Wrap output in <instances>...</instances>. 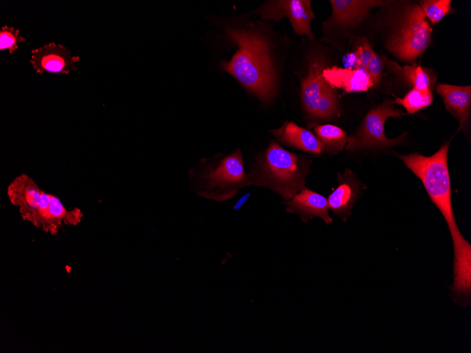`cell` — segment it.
<instances>
[{
  "label": "cell",
  "mask_w": 471,
  "mask_h": 353,
  "mask_svg": "<svg viewBox=\"0 0 471 353\" xmlns=\"http://www.w3.org/2000/svg\"><path fill=\"white\" fill-rule=\"evenodd\" d=\"M400 72L403 77L413 87L419 90H432V80L430 75L424 68L415 63L398 67L396 63L390 62Z\"/></svg>",
  "instance_id": "cell-19"
},
{
  "label": "cell",
  "mask_w": 471,
  "mask_h": 353,
  "mask_svg": "<svg viewBox=\"0 0 471 353\" xmlns=\"http://www.w3.org/2000/svg\"><path fill=\"white\" fill-rule=\"evenodd\" d=\"M432 101V90L422 91L412 88L404 97H397L395 103L403 106L408 114H412L427 107Z\"/></svg>",
  "instance_id": "cell-20"
},
{
  "label": "cell",
  "mask_w": 471,
  "mask_h": 353,
  "mask_svg": "<svg viewBox=\"0 0 471 353\" xmlns=\"http://www.w3.org/2000/svg\"><path fill=\"white\" fill-rule=\"evenodd\" d=\"M374 53L367 38H359L354 55L356 68L365 70Z\"/></svg>",
  "instance_id": "cell-23"
},
{
  "label": "cell",
  "mask_w": 471,
  "mask_h": 353,
  "mask_svg": "<svg viewBox=\"0 0 471 353\" xmlns=\"http://www.w3.org/2000/svg\"><path fill=\"white\" fill-rule=\"evenodd\" d=\"M323 151L329 154H336L343 149L347 143L346 132L341 128L331 125H319L314 128Z\"/></svg>",
  "instance_id": "cell-18"
},
{
  "label": "cell",
  "mask_w": 471,
  "mask_h": 353,
  "mask_svg": "<svg viewBox=\"0 0 471 353\" xmlns=\"http://www.w3.org/2000/svg\"><path fill=\"white\" fill-rule=\"evenodd\" d=\"M190 182L204 197L225 201L251 185L240 149L215 162L203 163L190 171Z\"/></svg>",
  "instance_id": "cell-4"
},
{
  "label": "cell",
  "mask_w": 471,
  "mask_h": 353,
  "mask_svg": "<svg viewBox=\"0 0 471 353\" xmlns=\"http://www.w3.org/2000/svg\"><path fill=\"white\" fill-rule=\"evenodd\" d=\"M322 76L333 88L343 89L348 93L365 92L374 85L369 74L357 68H326L323 69Z\"/></svg>",
  "instance_id": "cell-14"
},
{
  "label": "cell",
  "mask_w": 471,
  "mask_h": 353,
  "mask_svg": "<svg viewBox=\"0 0 471 353\" xmlns=\"http://www.w3.org/2000/svg\"><path fill=\"white\" fill-rule=\"evenodd\" d=\"M42 190L32 178L21 173L8 185L6 195L9 202L18 208L22 219L32 224Z\"/></svg>",
  "instance_id": "cell-10"
},
{
  "label": "cell",
  "mask_w": 471,
  "mask_h": 353,
  "mask_svg": "<svg viewBox=\"0 0 471 353\" xmlns=\"http://www.w3.org/2000/svg\"><path fill=\"white\" fill-rule=\"evenodd\" d=\"M332 15L326 22L330 26L351 27L360 23L374 6L384 4L377 0H331Z\"/></svg>",
  "instance_id": "cell-13"
},
{
  "label": "cell",
  "mask_w": 471,
  "mask_h": 353,
  "mask_svg": "<svg viewBox=\"0 0 471 353\" xmlns=\"http://www.w3.org/2000/svg\"><path fill=\"white\" fill-rule=\"evenodd\" d=\"M25 41V38L20 35V30L13 27L4 25L0 29V49H8L13 54L18 48V43Z\"/></svg>",
  "instance_id": "cell-22"
},
{
  "label": "cell",
  "mask_w": 471,
  "mask_h": 353,
  "mask_svg": "<svg viewBox=\"0 0 471 353\" xmlns=\"http://www.w3.org/2000/svg\"><path fill=\"white\" fill-rule=\"evenodd\" d=\"M449 143L444 144L430 156L417 153L398 157L422 181L431 201L442 213L448 226L453 241L461 237L451 203V181L448 168Z\"/></svg>",
  "instance_id": "cell-3"
},
{
  "label": "cell",
  "mask_w": 471,
  "mask_h": 353,
  "mask_svg": "<svg viewBox=\"0 0 471 353\" xmlns=\"http://www.w3.org/2000/svg\"><path fill=\"white\" fill-rule=\"evenodd\" d=\"M262 19L278 21L287 18L296 35H306L312 41L310 23L315 16L311 8V1L308 0H276L267 1L259 8Z\"/></svg>",
  "instance_id": "cell-7"
},
{
  "label": "cell",
  "mask_w": 471,
  "mask_h": 353,
  "mask_svg": "<svg viewBox=\"0 0 471 353\" xmlns=\"http://www.w3.org/2000/svg\"><path fill=\"white\" fill-rule=\"evenodd\" d=\"M80 56L73 55L66 47L54 42L31 50L30 62L37 73L68 74L76 70Z\"/></svg>",
  "instance_id": "cell-9"
},
{
  "label": "cell",
  "mask_w": 471,
  "mask_h": 353,
  "mask_svg": "<svg viewBox=\"0 0 471 353\" xmlns=\"http://www.w3.org/2000/svg\"><path fill=\"white\" fill-rule=\"evenodd\" d=\"M432 30L420 6L413 3L403 11L386 47L398 59L412 61L428 47Z\"/></svg>",
  "instance_id": "cell-5"
},
{
  "label": "cell",
  "mask_w": 471,
  "mask_h": 353,
  "mask_svg": "<svg viewBox=\"0 0 471 353\" xmlns=\"http://www.w3.org/2000/svg\"><path fill=\"white\" fill-rule=\"evenodd\" d=\"M403 115L393 106V101L386 100L370 110L364 118L359 129L347 139L346 149L354 151L369 148H390L403 142L406 133L395 139H389L384 134V123L389 118Z\"/></svg>",
  "instance_id": "cell-6"
},
{
  "label": "cell",
  "mask_w": 471,
  "mask_h": 353,
  "mask_svg": "<svg viewBox=\"0 0 471 353\" xmlns=\"http://www.w3.org/2000/svg\"><path fill=\"white\" fill-rule=\"evenodd\" d=\"M383 68V62L381 58L376 53L372 56L365 71L372 79L374 85L381 79Z\"/></svg>",
  "instance_id": "cell-24"
},
{
  "label": "cell",
  "mask_w": 471,
  "mask_h": 353,
  "mask_svg": "<svg viewBox=\"0 0 471 353\" xmlns=\"http://www.w3.org/2000/svg\"><path fill=\"white\" fill-rule=\"evenodd\" d=\"M309 161L271 142L247 174L251 185L269 188L287 201L305 188Z\"/></svg>",
  "instance_id": "cell-2"
},
{
  "label": "cell",
  "mask_w": 471,
  "mask_h": 353,
  "mask_svg": "<svg viewBox=\"0 0 471 353\" xmlns=\"http://www.w3.org/2000/svg\"><path fill=\"white\" fill-rule=\"evenodd\" d=\"M419 6L432 24L441 21L452 9L450 0H423L419 1Z\"/></svg>",
  "instance_id": "cell-21"
},
{
  "label": "cell",
  "mask_w": 471,
  "mask_h": 353,
  "mask_svg": "<svg viewBox=\"0 0 471 353\" xmlns=\"http://www.w3.org/2000/svg\"><path fill=\"white\" fill-rule=\"evenodd\" d=\"M323 64L313 61L307 75L301 82V97L305 111L312 117L320 97L332 87L322 76Z\"/></svg>",
  "instance_id": "cell-17"
},
{
  "label": "cell",
  "mask_w": 471,
  "mask_h": 353,
  "mask_svg": "<svg viewBox=\"0 0 471 353\" xmlns=\"http://www.w3.org/2000/svg\"><path fill=\"white\" fill-rule=\"evenodd\" d=\"M226 35L238 49L230 61L222 62L224 70L268 104L275 95L276 79L267 40L259 33L238 28L227 29Z\"/></svg>",
  "instance_id": "cell-1"
},
{
  "label": "cell",
  "mask_w": 471,
  "mask_h": 353,
  "mask_svg": "<svg viewBox=\"0 0 471 353\" xmlns=\"http://www.w3.org/2000/svg\"><path fill=\"white\" fill-rule=\"evenodd\" d=\"M436 90L442 97L446 109L458 120L460 129H464L470 112L471 87L439 83Z\"/></svg>",
  "instance_id": "cell-15"
},
{
  "label": "cell",
  "mask_w": 471,
  "mask_h": 353,
  "mask_svg": "<svg viewBox=\"0 0 471 353\" xmlns=\"http://www.w3.org/2000/svg\"><path fill=\"white\" fill-rule=\"evenodd\" d=\"M338 178V186L329 196L328 205L336 215L346 222L362 187L350 170L346 169L343 174L339 173Z\"/></svg>",
  "instance_id": "cell-12"
},
{
  "label": "cell",
  "mask_w": 471,
  "mask_h": 353,
  "mask_svg": "<svg viewBox=\"0 0 471 353\" xmlns=\"http://www.w3.org/2000/svg\"><path fill=\"white\" fill-rule=\"evenodd\" d=\"M82 217L80 209H67L58 197L42 190L32 225L46 233L55 235L64 225H77Z\"/></svg>",
  "instance_id": "cell-8"
},
{
  "label": "cell",
  "mask_w": 471,
  "mask_h": 353,
  "mask_svg": "<svg viewBox=\"0 0 471 353\" xmlns=\"http://www.w3.org/2000/svg\"><path fill=\"white\" fill-rule=\"evenodd\" d=\"M270 132L280 142L293 148L314 154L323 151L316 135L292 121H286L279 128Z\"/></svg>",
  "instance_id": "cell-16"
},
{
  "label": "cell",
  "mask_w": 471,
  "mask_h": 353,
  "mask_svg": "<svg viewBox=\"0 0 471 353\" xmlns=\"http://www.w3.org/2000/svg\"><path fill=\"white\" fill-rule=\"evenodd\" d=\"M283 204L286 212L298 215L305 223L314 217L322 219L326 224L333 221L329 213L327 199L306 187Z\"/></svg>",
  "instance_id": "cell-11"
}]
</instances>
